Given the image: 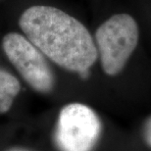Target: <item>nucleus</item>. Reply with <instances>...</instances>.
<instances>
[{"label": "nucleus", "instance_id": "obj_7", "mask_svg": "<svg viewBox=\"0 0 151 151\" xmlns=\"http://www.w3.org/2000/svg\"><path fill=\"white\" fill-rule=\"evenodd\" d=\"M5 151H32L31 149H28V148H25V147H19V146H15V147H11Z\"/></svg>", "mask_w": 151, "mask_h": 151}, {"label": "nucleus", "instance_id": "obj_6", "mask_svg": "<svg viewBox=\"0 0 151 151\" xmlns=\"http://www.w3.org/2000/svg\"><path fill=\"white\" fill-rule=\"evenodd\" d=\"M143 134H144V139H145L146 143L151 147V117L145 124Z\"/></svg>", "mask_w": 151, "mask_h": 151}, {"label": "nucleus", "instance_id": "obj_4", "mask_svg": "<svg viewBox=\"0 0 151 151\" xmlns=\"http://www.w3.org/2000/svg\"><path fill=\"white\" fill-rule=\"evenodd\" d=\"M3 50L22 78L35 90L48 93L54 87V76L44 55L28 38L9 32L2 39Z\"/></svg>", "mask_w": 151, "mask_h": 151}, {"label": "nucleus", "instance_id": "obj_3", "mask_svg": "<svg viewBox=\"0 0 151 151\" xmlns=\"http://www.w3.org/2000/svg\"><path fill=\"white\" fill-rule=\"evenodd\" d=\"M100 129V121L91 108L81 103L68 104L61 110L57 122V146L61 151H91Z\"/></svg>", "mask_w": 151, "mask_h": 151}, {"label": "nucleus", "instance_id": "obj_1", "mask_svg": "<svg viewBox=\"0 0 151 151\" xmlns=\"http://www.w3.org/2000/svg\"><path fill=\"white\" fill-rule=\"evenodd\" d=\"M19 26L44 56L83 78L98 57L97 48L87 29L58 8L32 6L21 15Z\"/></svg>", "mask_w": 151, "mask_h": 151}, {"label": "nucleus", "instance_id": "obj_2", "mask_svg": "<svg viewBox=\"0 0 151 151\" xmlns=\"http://www.w3.org/2000/svg\"><path fill=\"white\" fill-rule=\"evenodd\" d=\"M95 41L102 69L115 76L123 70L137 47V25L128 14L114 15L97 29Z\"/></svg>", "mask_w": 151, "mask_h": 151}, {"label": "nucleus", "instance_id": "obj_5", "mask_svg": "<svg viewBox=\"0 0 151 151\" xmlns=\"http://www.w3.org/2000/svg\"><path fill=\"white\" fill-rule=\"evenodd\" d=\"M21 90L20 81L13 75L0 69V114L7 113Z\"/></svg>", "mask_w": 151, "mask_h": 151}]
</instances>
